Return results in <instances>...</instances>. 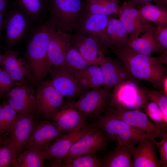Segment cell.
I'll use <instances>...</instances> for the list:
<instances>
[{"label":"cell","mask_w":167,"mask_h":167,"mask_svg":"<svg viewBox=\"0 0 167 167\" xmlns=\"http://www.w3.org/2000/svg\"><path fill=\"white\" fill-rule=\"evenodd\" d=\"M126 67L131 76L135 79L144 80L161 89L162 81L167 76V51L158 57L136 52L125 46L113 51Z\"/></svg>","instance_id":"1"},{"label":"cell","mask_w":167,"mask_h":167,"mask_svg":"<svg viewBox=\"0 0 167 167\" xmlns=\"http://www.w3.org/2000/svg\"><path fill=\"white\" fill-rule=\"evenodd\" d=\"M55 30L49 19L41 21L33 30L26 46L24 59L38 82L44 80L52 68L48 60V51L52 34Z\"/></svg>","instance_id":"2"},{"label":"cell","mask_w":167,"mask_h":167,"mask_svg":"<svg viewBox=\"0 0 167 167\" xmlns=\"http://www.w3.org/2000/svg\"><path fill=\"white\" fill-rule=\"evenodd\" d=\"M83 0H47L49 20L57 31L72 32L78 26L85 14Z\"/></svg>","instance_id":"3"},{"label":"cell","mask_w":167,"mask_h":167,"mask_svg":"<svg viewBox=\"0 0 167 167\" xmlns=\"http://www.w3.org/2000/svg\"><path fill=\"white\" fill-rule=\"evenodd\" d=\"M145 88L133 79L121 82L113 87L107 108L120 111L140 109L148 101Z\"/></svg>","instance_id":"4"},{"label":"cell","mask_w":167,"mask_h":167,"mask_svg":"<svg viewBox=\"0 0 167 167\" xmlns=\"http://www.w3.org/2000/svg\"><path fill=\"white\" fill-rule=\"evenodd\" d=\"M94 118V127L104 132L110 139L127 141L134 146L142 138H151L144 132L111 116L105 111Z\"/></svg>","instance_id":"5"},{"label":"cell","mask_w":167,"mask_h":167,"mask_svg":"<svg viewBox=\"0 0 167 167\" xmlns=\"http://www.w3.org/2000/svg\"><path fill=\"white\" fill-rule=\"evenodd\" d=\"M111 116L146 133L151 138H162L167 134V124H158L151 121L140 109L120 111L107 108L105 111Z\"/></svg>","instance_id":"6"},{"label":"cell","mask_w":167,"mask_h":167,"mask_svg":"<svg viewBox=\"0 0 167 167\" xmlns=\"http://www.w3.org/2000/svg\"><path fill=\"white\" fill-rule=\"evenodd\" d=\"M111 91L112 88L106 86L93 89L83 93L73 103L86 118H94L105 111Z\"/></svg>","instance_id":"7"},{"label":"cell","mask_w":167,"mask_h":167,"mask_svg":"<svg viewBox=\"0 0 167 167\" xmlns=\"http://www.w3.org/2000/svg\"><path fill=\"white\" fill-rule=\"evenodd\" d=\"M110 139L101 130L93 127L88 133L76 142L60 161H68L103 150Z\"/></svg>","instance_id":"8"},{"label":"cell","mask_w":167,"mask_h":167,"mask_svg":"<svg viewBox=\"0 0 167 167\" xmlns=\"http://www.w3.org/2000/svg\"><path fill=\"white\" fill-rule=\"evenodd\" d=\"M73 101H67L62 107L52 113L48 119L66 134L79 131L85 127L86 118L74 106Z\"/></svg>","instance_id":"9"},{"label":"cell","mask_w":167,"mask_h":167,"mask_svg":"<svg viewBox=\"0 0 167 167\" xmlns=\"http://www.w3.org/2000/svg\"><path fill=\"white\" fill-rule=\"evenodd\" d=\"M37 86L36 93L37 114L48 120L49 116L67 101L48 79L39 82Z\"/></svg>","instance_id":"10"},{"label":"cell","mask_w":167,"mask_h":167,"mask_svg":"<svg viewBox=\"0 0 167 167\" xmlns=\"http://www.w3.org/2000/svg\"><path fill=\"white\" fill-rule=\"evenodd\" d=\"M48 79L55 88L67 100L73 101L85 92L79 84L71 69L65 67H53Z\"/></svg>","instance_id":"11"},{"label":"cell","mask_w":167,"mask_h":167,"mask_svg":"<svg viewBox=\"0 0 167 167\" xmlns=\"http://www.w3.org/2000/svg\"><path fill=\"white\" fill-rule=\"evenodd\" d=\"M71 45L78 49L88 66H99L106 58L104 53L107 49L97 37L76 33L71 34Z\"/></svg>","instance_id":"12"},{"label":"cell","mask_w":167,"mask_h":167,"mask_svg":"<svg viewBox=\"0 0 167 167\" xmlns=\"http://www.w3.org/2000/svg\"><path fill=\"white\" fill-rule=\"evenodd\" d=\"M6 102L17 113L30 112L36 116L37 106L33 86L18 83L5 96Z\"/></svg>","instance_id":"13"},{"label":"cell","mask_w":167,"mask_h":167,"mask_svg":"<svg viewBox=\"0 0 167 167\" xmlns=\"http://www.w3.org/2000/svg\"><path fill=\"white\" fill-rule=\"evenodd\" d=\"M35 117L30 112L18 113L12 131L5 141L12 148L16 156L26 148L30 137Z\"/></svg>","instance_id":"14"},{"label":"cell","mask_w":167,"mask_h":167,"mask_svg":"<svg viewBox=\"0 0 167 167\" xmlns=\"http://www.w3.org/2000/svg\"><path fill=\"white\" fill-rule=\"evenodd\" d=\"M3 55L1 67L14 81L37 85L39 82L31 73L24 59L11 50H6Z\"/></svg>","instance_id":"15"},{"label":"cell","mask_w":167,"mask_h":167,"mask_svg":"<svg viewBox=\"0 0 167 167\" xmlns=\"http://www.w3.org/2000/svg\"><path fill=\"white\" fill-rule=\"evenodd\" d=\"M65 134L49 120L36 122L35 121L30 138L25 149L33 148L44 151L51 143Z\"/></svg>","instance_id":"16"},{"label":"cell","mask_w":167,"mask_h":167,"mask_svg":"<svg viewBox=\"0 0 167 167\" xmlns=\"http://www.w3.org/2000/svg\"><path fill=\"white\" fill-rule=\"evenodd\" d=\"M118 15L129 36H138L156 28L143 18L135 6L127 1L120 6Z\"/></svg>","instance_id":"17"},{"label":"cell","mask_w":167,"mask_h":167,"mask_svg":"<svg viewBox=\"0 0 167 167\" xmlns=\"http://www.w3.org/2000/svg\"><path fill=\"white\" fill-rule=\"evenodd\" d=\"M109 17L85 12L74 31L76 33L84 35H91L97 37L107 49L112 50L111 43L106 32Z\"/></svg>","instance_id":"18"},{"label":"cell","mask_w":167,"mask_h":167,"mask_svg":"<svg viewBox=\"0 0 167 167\" xmlns=\"http://www.w3.org/2000/svg\"><path fill=\"white\" fill-rule=\"evenodd\" d=\"M93 127H85L80 131L65 134L49 144L45 150V160L61 161L78 140L90 132Z\"/></svg>","instance_id":"19"},{"label":"cell","mask_w":167,"mask_h":167,"mask_svg":"<svg viewBox=\"0 0 167 167\" xmlns=\"http://www.w3.org/2000/svg\"><path fill=\"white\" fill-rule=\"evenodd\" d=\"M153 140L148 137L142 138L139 140L137 146L131 148L133 160L131 167H161Z\"/></svg>","instance_id":"20"},{"label":"cell","mask_w":167,"mask_h":167,"mask_svg":"<svg viewBox=\"0 0 167 167\" xmlns=\"http://www.w3.org/2000/svg\"><path fill=\"white\" fill-rule=\"evenodd\" d=\"M71 41V34L59 32L56 30L53 32L48 51V61L52 66H64Z\"/></svg>","instance_id":"21"},{"label":"cell","mask_w":167,"mask_h":167,"mask_svg":"<svg viewBox=\"0 0 167 167\" xmlns=\"http://www.w3.org/2000/svg\"><path fill=\"white\" fill-rule=\"evenodd\" d=\"M29 20L19 8L10 12L5 23L6 41L7 43L14 44L21 39L28 28Z\"/></svg>","instance_id":"22"},{"label":"cell","mask_w":167,"mask_h":167,"mask_svg":"<svg viewBox=\"0 0 167 167\" xmlns=\"http://www.w3.org/2000/svg\"><path fill=\"white\" fill-rule=\"evenodd\" d=\"M99 66L104 78V86L112 88L122 81L133 79L122 62L106 57Z\"/></svg>","instance_id":"23"},{"label":"cell","mask_w":167,"mask_h":167,"mask_svg":"<svg viewBox=\"0 0 167 167\" xmlns=\"http://www.w3.org/2000/svg\"><path fill=\"white\" fill-rule=\"evenodd\" d=\"M116 140L118 143V147L102 159L101 167H131L132 160L131 149L133 146L128 141L119 139Z\"/></svg>","instance_id":"24"},{"label":"cell","mask_w":167,"mask_h":167,"mask_svg":"<svg viewBox=\"0 0 167 167\" xmlns=\"http://www.w3.org/2000/svg\"><path fill=\"white\" fill-rule=\"evenodd\" d=\"M155 28L143 33L140 36H129L124 46L134 51L144 55L151 56L160 52L155 41L154 33Z\"/></svg>","instance_id":"25"},{"label":"cell","mask_w":167,"mask_h":167,"mask_svg":"<svg viewBox=\"0 0 167 167\" xmlns=\"http://www.w3.org/2000/svg\"><path fill=\"white\" fill-rule=\"evenodd\" d=\"M74 76L84 89H95L104 86L101 69L98 66H89L80 70H73Z\"/></svg>","instance_id":"26"},{"label":"cell","mask_w":167,"mask_h":167,"mask_svg":"<svg viewBox=\"0 0 167 167\" xmlns=\"http://www.w3.org/2000/svg\"><path fill=\"white\" fill-rule=\"evenodd\" d=\"M119 2V0H84L83 6L86 13L115 16L118 15Z\"/></svg>","instance_id":"27"},{"label":"cell","mask_w":167,"mask_h":167,"mask_svg":"<svg viewBox=\"0 0 167 167\" xmlns=\"http://www.w3.org/2000/svg\"><path fill=\"white\" fill-rule=\"evenodd\" d=\"M106 32L112 47V50L125 45L129 37L128 34L119 19L109 17Z\"/></svg>","instance_id":"28"},{"label":"cell","mask_w":167,"mask_h":167,"mask_svg":"<svg viewBox=\"0 0 167 167\" xmlns=\"http://www.w3.org/2000/svg\"><path fill=\"white\" fill-rule=\"evenodd\" d=\"M45 151L31 148L25 149L16 157L15 167H44Z\"/></svg>","instance_id":"29"},{"label":"cell","mask_w":167,"mask_h":167,"mask_svg":"<svg viewBox=\"0 0 167 167\" xmlns=\"http://www.w3.org/2000/svg\"><path fill=\"white\" fill-rule=\"evenodd\" d=\"M143 18L157 24H167L166 6L148 4L136 7Z\"/></svg>","instance_id":"30"},{"label":"cell","mask_w":167,"mask_h":167,"mask_svg":"<svg viewBox=\"0 0 167 167\" xmlns=\"http://www.w3.org/2000/svg\"><path fill=\"white\" fill-rule=\"evenodd\" d=\"M17 115V112L6 102L1 104L0 135L4 137L5 140L6 136L8 135L9 136L12 131Z\"/></svg>","instance_id":"31"},{"label":"cell","mask_w":167,"mask_h":167,"mask_svg":"<svg viewBox=\"0 0 167 167\" xmlns=\"http://www.w3.org/2000/svg\"><path fill=\"white\" fill-rule=\"evenodd\" d=\"M102 161V159L98 158L96 154H92L70 160L51 162L49 165L54 167H100L101 166Z\"/></svg>","instance_id":"32"},{"label":"cell","mask_w":167,"mask_h":167,"mask_svg":"<svg viewBox=\"0 0 167 167\" xmlns=\"http://www.w3.org/2000/svg\"><path fill=\"white\" fill-rule=\"evenodd\" d=\"M19 8L25 13L30 20L36 21L41 19L46 9L47 0H17Z\"/></svg>","instance_id":"33"},{"label":"cell","mask_w":167,"mask_h":167,"mask_svg":"<svg viewBox=\"0 0 167 167\" xmlns=\"http://www.w3.org/2000/svg\"><path fill=\"white\" fill-rule=\"evenodd\" d=\"M88 66V63L78 49L71 45L65 58L64 66L73 70L84 69Z\"/></svg>","instance_id":"34"},{"label":"cell","mask_w":167,"mask_h":167,"mask_svg":"<svg viewBox=\"0 0 167 167\" xmlns=\"http://www.w3.org/2000/svg\"><path fill=\"white\" fill-rule=\"evenodd\" d=\"M149 101L155 103L159 107L164 116L165 123L167 124V95L163 91H156L145 88Z\"/></svg>","instance_id":"35"},{"label":"cell","mask_w":167,"mask_h":167,"mask_svg":"<svg viewBox=\"0 0 167 167\" xmlns=\"http://www.w3.org/2000/svg\"><path fill=\"white\" fill-rule=\"evenodd\" d=\"M16 155L7 143L0 145V167H15Z\"/></svg>","instance_id":"36"},{"label":"cell","mask_w":167,"mask_h":167,"mask_svg":"<svg viewBox=\"0 0 167 167\" xmlns=\"http://www.w3.org/2000/svg\"><path fill=\"white\" fill-rule=\"evenodd\" d=\"M149 101H148L142 108L144 113L150 120L155 122L165 123L163 114L159 107L154 102Z\"/></svg>","instance_id":"37"},{"label":"cell","mask_w":167,"mask_h":167,"mask_svg":"<svg viewBox=\"0 0 167 167\" xmlns=\"http://www.w3.org/2000/svg\"><path fill=\"white\" fill-rule=\"evenodd\" d=\"M154 39L160 52L167 51V24H157L154 33Z\"/></svg>","instance_id":"38"},{"label":"cell","mask_w":167,"mask_h":167,"mask_svg":"<svg viewBox=\"0 0 167 167\" xmlns=\"http://www.w3.org/2000/svg\"><path fill=\"white\" fill-rule=\"evenodd\" d=\"M18 83L14 81L0 66V97L4 96Z\"/></svg>","instance_id":"39"},{"label":"cell","mask_w":167,"mask_h":167,"mask_svg":"<svg viewBox=\"0 0 167 167\" xmlns=\"http://www.w3.org/2000/svg\"><path fill=\"white\" fill-rule=\"evenodd\" d=\"M160 142L153 140L160 155V163L162 167H167V134L165 135Z\"/></svg>","instance_id":"40"},{"label":"cell","mask_w":167,"mask_h":167,"mask_svg":"<svg viewBox=\"0 0 167 167\" xmlns=\"http://www.w3.org/2000/svg\"><path fill=\"white\" fill-rule=\"evenodd\" d=\"M136 7L148 4H152L153 0H127Z\"/></svg>","instance_id":"41"},{"label":"cell","mask_w":167,"mask_h":167,"mask_svg":"<svg viewBox=\"0 0 167 167\" xmlns=\"http://www.w3.org/2000/svg\"><path fill=\"white\" fill-rule=\"evenodd\" d=\"M8 0H0V13L5 15L7 14Z\"/></svg>","instance_id":"42"},{"label":"cell","mask_w":167,"mask_h":167,"mask_svg":"<svg viewBox=\"0 0 167 167\" xmlns=\"http://www.w3.org/2000/svg\"><path fill=\"white\" fill-rule=\"evenodd\" d=\"M167 76L163 80L160 90L163 91L167 95Z\"/></svg>","instance_id":"43"},{"label":"cell","mask_w":167,"mask_h":167,"mask_svg":"<svg viewBox=\"0 0 167 167\" xmlns=\"http://www.w3.org/2000/svg\"><path fill=\"white\" fill-rule=\"evenodd\" d=\"M153 2L155 4L166 6L167 5V0H153Z\"/></svg>","instance_id":"44"},{"label":"cell","mask_w":167,"mask_h":167,"mask_svg":"<svg viewBox=\"0 0 167 167\" xmlns=\"http://www.w3.org/2000/svg\"><path fill=\"white\" fill-rule=\"evenodd\" d=\"M5 19L4 18V15L0 13V34L4 24Z\"/></svg>","instance_id":"45"},{"label":"cell","mask_w":167,"mask_h":167,"mask_svg":"<svg viewBox=\"0 0 167 167\" xmlns=\"http://www.w3.org/2000/svg\"><path fill=\"white\" fill-rule=\"evenodd\" d=\"M5 141L3 137L0 135V145H1L4 144Z\"/></svg>","instance_id":"46"},{"label":"cell","mask_w":167,"mask_h":167,"mask_svg":"<svg viewBox=\"0 0 167 167\" xmlns=\"http://www.w3.org/2000/svg\"><path fill=\"white\" fill-rule=\"evenodd\" d=\"M3 54L0 53V66H1L3 58Z\"/></svg>","instance_id":"47"},{"label":"cell","mask_w":167,"mask_h":167,"mask_svg":"<svg viewBox=\"0 0 167 167\" xmlns=\"http://www.w3.org/2000/svg\"><path fill=\"white\" fill-rule=\"evenodd\" d=\"M1 104V103H0V105Z\"/></svg>","instance_id":"48"}]
</instances>
